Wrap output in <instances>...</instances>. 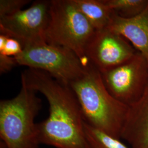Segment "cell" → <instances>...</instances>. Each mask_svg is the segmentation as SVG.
Returning a JSON list of instances; mask_svg holds the SVG:
<instances>
[{
    "mask_svg": "<svg viewBox=\"0 0 148 148\" xmlns=\"http://www.w3.org/2000/svg\"><path fill=\"white\" fill-rule=\"evenodd\" d=\"M21 88L13 98L0 101V138L6 148H38L37 123L41 108L35 90L21 79Z\"/></svg>",
    "mask_w": 148,
    "mask_h": 148,
    "instance_id": "3957f363",
    "label": "cell"
},
{
    "mask_svg": "<svg viewBox=\"0 0 148 148\" xmlns=\"http://www.w3.org/2000/svg\"><path fill=\"white\" fill-rule=\"evenodd\" d=\"M21 79L48 102V116L37 123L40 144L56 148H89L84 116L70 86L37 69H27Z\"/></svg>",
    "mask_w": 148,
    "mask_h": 148,
    "instance_id": "6da1fadb",
    "label": "cell"
},
{
    "mask_svg": "<svg viewBox=\"0 0 148 148\" xmlns=\"http://www.w3.org/2000/svg\"><path fill=\"white\" fill-rule=\"evenodd\" d=\"M1 148H6L5 145L3 144V143L1 142Z\"/></svg>",
    "mask_w": 148,
    "mask_h": 148,
    "instance_id": "e0dca14e",
    "label": "cell"
},
{
    "mask_svg": "<svg viewBox=\"0 0 148 148\" xmlns=\"http://www.w3.org/2000/svg\"><path fill=\"white\" fill-rule=\"evenodd\" d=\"M74 2L96 31L109 27L114 13L104 0H74Z\"/></svg>",
    "mask_w": 148,
    "mask_h": 148,
    "instance_id": "8fae6325",
    "label": "cell"
},
{
    "mask_svg": "<svg viewBox=\"0 0 148 148\" xmlns=\"http://www.w3.org/2000/svg\"><path fill=\"white\" fill-rule=\"evenodd\" d=\"M23 50V47L18 40L0 34V54L15 57Z\"/></svg>",
    "mask_w": 148,
    "mask_h": 148,
    "instance_id": "5bb4252c",
    "label": "cell"
},
{
    "mask_svg": "<svg viewBox=\"0 0 148 148\" xmlns=\"http://www.w3.org/2000/svg\"><path fill=\"white\" fill-rule=\"evenodd\" d=\"M121 138L132 148H148V84L141 97L128 106Z\"/></svg>",
    "mask_w": 148,
    "mask_h": 148,
    "instance_id": "9c48e42d",
    "label": "cell"
},
{
    "mask_svg": "<svg viewBox=\"0 0 148 148\" xmlns=\"http://www.w3.org/2000/svg\"><path fill=\"white\" fill-rule=\"evenodd\" d=\"M114 14L123 18H132L142 13L148 0H104Z\"/></svg>",
    "mask_w": 148,
    "mask_h": 148,
    "instance_id": "7c38bea8",
    "label": "cell"
},
{
    "mask_svg": "<svg viewBox=\"0 0 148 148\" xmlns=\"http://www.w3.org/2000/svg\"><path fill=\"white\" fill-rule=\"evenodd\" d=\"M51 1L38 0L29 8L0 18V34L13 37L23 47L45 41V34L50 18Z\"/></svg>",
    "mask_w": 148,
    "mask_h": 148,
    "instance_id": "52a82bcc",
    "label": "cell"
},
{
    "mask_svg": "<svg viewBox=\"0 0 148 148\" xmlns=\"http://www.w3.org/2000/svg\"><path fill=\"white\" fill-rule=\"evenodd\" d=\"M137 53L125 37L108 27L96 31L86 55L90 63L102 74L126 63Z\"/></svg>",
    "mask_w": 148,
    "mask_h": 148,
    "instance_id": "ba28073f",
    "label": "cell"
},
{
    "mask_svg": "<svg viewBox=\"0 0 148 148\" xmlns=\"http://www.w3.org/2000/svg\"><path fill=\"white\" fill-rule=\"evenodd\" d=\"M84 126L89 148H128L120 139L91 127L86 122Z\"/></svg>",
    "mask_w": 148,
    "mask_h": 148,
    "instance_id": "4fadbf2b",
    "label": "cell"
},
{
    "mask_svg": "<svg viewBox=\"0 0 148 148\" xmlns=\"http://www.w3.org/2000/svg\"><path fill=\"white\" fill-rule=\"evenodd\" d=\"M18 64L16 59L13 57H9L5 55L0 54V73L1 74L7 73L11 71Z\"/></svg>",
    "mask_w": 148,
    "mask_h": 148,
    "instance_id": "2e32d148",
    "label": "cell"
},
{
    "mask_svg": "<svg viewBox=\"0 0 148 148\" xmlns=\"http://www.w3.org/2000/svg\"><path fill=\"white\" fill-rule=\"evenodd\" d=\"M30 2L29 0H1L0 18L21 11Z\"/></svg>",
    "mask_w": 148,
    "mask_h": 148,
    "instance_id": "9a60e30c",
    "label": "cell"
},
{
    "mask_svg": "<svg viewBox=\"0 0 148 148\" xmlns=\"http://www.w3.org/2000/svg\"><path fill=\"white\" fill-rule=\"evenodd\" d=\"M95 32L74 0H51L50 18L45 34L46 42L69 49L88 65L86 50Z\"/></svg>",
    "mask_w": 148,
    "mask_h": 148,
    "instance_id": "277c9868",
    "label": "cell"
},
{
    "mask_svg": "<svg viewBox=\"0 0 148 148\" xmlns=\"http://www.w3.org/2000/svg\"><path fill=\"white\" fill-rule=\"evenodd\" d=\"M109 28L125 37L148 63V4L142 13L132 18L113 13Z\"/></svg>",
    "mask_w": 148,
    "mask_h": 148,
    "instance_id": "30bf717a",
    "label": "cell"
},
{
    "mask_svg": "<svg viewBox=\"0 0 148 148\" xmlns=\"http://www.w3.org/2000/svg\"><path fill=\"white\" fill-rule=\"evenodd\" d=\"M101 75L111 95L122 103L131 106L141 97L148 85V62L137 52L126 63Z\"/></svg>",
    "mask_w": 148,
    "mask_h": 148,
    "instance_id": "8992f818",
    "label": "cell"
},
{
    "mask_svg": "<svg viewBox=\"0 0 148 148\" xmlns=\"http://www.w3.org/2000/svg\"><path fill=\"white\" fill-rule=\"evenodd\" d=\"M14 58L18 65L45 71L68 86L85 74L90 64H85L69 49L45 41L24 45Z\"/></svg>",
    "mask_w": 148,
    "mask_h": 148,
    "instance_id": "5b68a950",
    "label": "cell"
},
{
    "mask_svg": "<svg viewBox=\"0 0 148 148\" xmlns=\"http://www.w3.org/2000/svg\"><path fill=\"white\" fill-rule=\"evenodd\" d=\"M69 86L79 103L85 121L91 127L120 139L128 106L111 95L101 73L90 64L85 74Z\"/></svg>",
    "mask_w": 148,
    "mask_h": 148,
    "instance_id": "7a4b0ae2",
    "label": "cell"
}]
</instances>
